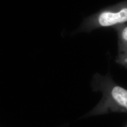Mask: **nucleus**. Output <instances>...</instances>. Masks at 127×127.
Returning <instances> with one entry per match:
<instances>
[{
	"mask_svg": "<svg viewBox=\"0 0 127 127\" xmlns=\"http://www.w3.org/2000/svg\"><path fill=\"white\" fill-rule=\"evenodd\" d=\"M127 23V7L105 10L83 21L77 32H90L99 28H112Z\"/></svg>",
	"mask_w": 127,
	"mask_h": 127,
	"instance_id": "obj_1",
	"label": "nucleus"
},
{
	"mask_svg": "<svg viewBox=\"0 0 127 127\" xmlns=\"http://www.w3.org/2000/svg\"><path fill=\"white\" fill-rule=\"evenodd\" d=\"M118 36V53L116 62L127 67V24H124L113 28Z\"/></svg>",
	"mask_w": 127,
	"mask_h": 127,
	"instance_id": "obj_2",
	"label": "nucleus"
},
{
	"mask_svg": "<svg viewBox=\"0 0 127 127\" xmlns=\"http://www.w3.org/2000/svg\"><path fill=\"white\" fill-rule=\"evenodd\" d=\"M111 95L117 102L127 109V90L119 86H115L112 89Z\"/></svg>",
	"mask_w": 127,
	"mask_h": 127,
	"instance_id": "obj_3",
	"label": "nucleus"
}]
</instances>
